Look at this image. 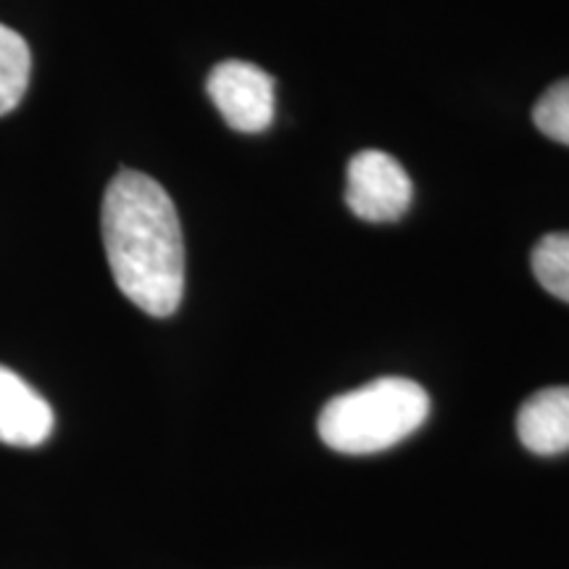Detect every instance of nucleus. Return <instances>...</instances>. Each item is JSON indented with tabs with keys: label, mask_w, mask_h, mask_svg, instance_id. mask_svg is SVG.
Returning a JSON list of instances; mask_svg holds the SVG:
<instances>
[{
	"label": "nucleus",
	"mask_w": 569,
	"mask_h": 569,
	"mask_svg": "<svg viewBox=\"0 0 569 569\" xmlns=\"http://www.w3.org/2000/svg\"><path fill=\"white\" fill-rule=\"evenodd\" d=\"M101 232L117 288L146 315L172 317L184 293V243L167 190L122 169L106 188Z\"/></svg>",
	"instance_id": "f257e3e1"
},
{
	"label": "nucleus",
	"mask_w": 569,
	"mask_h": 569,
	"mask_svg": "<svg viewBox=\"0 0 569 569\" xmlns=\"http://www.w3.org/2000/svg\"><path fill=\"white\" fill-rule=\"evenodd\" d=\"M430 415V396L407 377H380L336 396L319 415L325 446L348 457L380 453L417 432Z\"/></svg>",
	"instance_id": "f03ea898"
},
{
	"label": "nucleus",
	"mask_w": 569,
	"mask_h": 569,
	"mask_svg": "<svg viewBox=\"0 0 569 569\" xmlns=\"http://www.w3.org/2000/svg\"><path fill=\"white\" fill-rule=\"evenodd\" d=\"M346 203L365 222H398L411 206V180L393 156L361 151L348 163Z\"/></svg>",
	"instance_id": "7ed1b4c3"
},
{
	"label": "nucleus",
	"mask_w": 569,
	"mask_h": 569,
	"mask_svg": "<svg viewBox=\"0 0 569 569\" xmlns=\"http://www.w3.org/2000/svg\"><path fill=\"white\" fill-rule=\"evenodd\" d=\"M211 103L234 132L259 134L274 119V80L248 61H222L206 80Z\"/></svg>",
	"instance_id": "20e7f679"
},
{
	"label": "nucleus",
	"mask_w": 569,
	"mask_h": 569,
	"mask_svg": "<svg viewBox=\"0 0 569 569\" xmlns=\"http://www.w3.org/2000/svg\"><path fill=\"white\" fill-rule=\"evenodd\" d=\"M53 432L51 403L9 367H0V443L34 448Z\"/></svg>",
	"instance_id": "39448f33"
},
{
	"label": "nucleus",
	"mask_w": 569,
	"mask_h": 569,
	"mask_svg": "<svg viewBox=\"0 0 569 569\" xmlns=\"http://www.w3.org/2000/svg\"><path fill=\"white\" fill-rule=\"evenodd\" d=\"M522 446L538 457L569 451V388H546L532 393L517 415Z\"/></svg>",
	"instance_id": "423d86ee"
},
{
	"label": "nucleus",
	"mask_w": 569,
	"mask_h": 569,
	"mask_svg": "<svg viewBox=\"0 0 569 569\" xmlns=\"http://www.w3.org/2000/svg\"><path fill=\"white\" fill-rule=\"evenodd\" d=\"M32 56L27 40L11 27L0 24V117L11 113L30 84Z\"/></svg>",
	"instance_id": "0eeeda50"
},
{
	"label": "nucleus",
	"mask_w": 569,
	"mask_h": 569,
	"mask_svg": "<svg viewBox=\"0 0 569 569\" xmlns=\"http://www.w3.org/2000/svg\"><path fill=\"white\" fill-rule=\"evenodd\" d=\"M532 274L559 301L569 303V232H551L532 248Z\"/></svg>",
	"instance_id": "6e6552de"
},
{
	"label": "nucleus",
	"mask_w": 569,
	"mask_h": 569,
	"mask_svg": "<svg viewBox=\"0 0 569 569\" xmlns=\"http://www.w3.org/2000/svg\"><path fill=\"white\" fill-rule=\"evenodd\" d=\"M536 127L546 138L561 146H569V77L540 96V101L532 109Z\"/></svg>",
	"instance_id": "1a4fd4ad"
}]
</instances>
